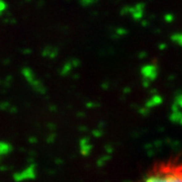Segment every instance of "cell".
<instances>
[{
  "instance_id": "obj_1",
  "label": "cell",
  "mask_w": 182,
  "mask_h": 182,
  "mask_svg": "<svg viewBox=\"0 0 182 182\" xmlns=\"http://www.w3.org/2000/svg\"><path fill=\"white\" fill-rule=\"evenodd\" d=\"M138 182H182V158H168L155 163Z\"/></svg>"
}]
</instances>
